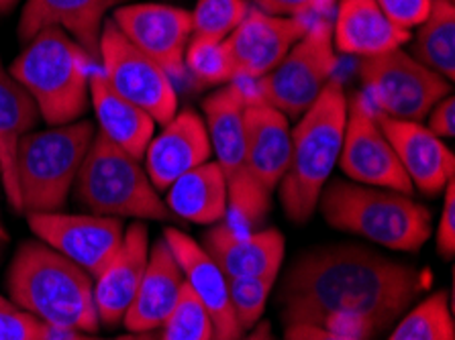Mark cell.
Masks as SVG:
<instances>
[{
    "label": "cell",
    "instance_id": "cell-1",
    "mask_svg": "<svg viewBox=\"0 0 455 340\" xmlns=\"http://www.w3.org/2000/svg\"><path fill=\"white\" fill-rule=\"evenodd\" d=\"M431 273L370 247L339 242L300 253L280 281L284 324H316L349 340H374L429 288Z\"/></svg>",
    "mask_w": 455,
    "mask_h": 340
},
{
    "label": "cell",
    "instance_id": "cell-2",
    "mask_svg": "<svg viewBox=\"0 0 455 340\" xmlns=\"http://www.w3.org/2000/svg\"><path fill=\"white\" fill-rule=\"evenodd\" d=\"M347 104L343 82L335 75L291 129V162L278 184V196L282 210L294 225H305L313 217L339 162Z\"/></svg>",
    "mask_w": 455,
    "mask_h": 340
},
{
    "label": "cell",
    "instance_id": "cell-3",
    "mask_svg": "<svg viewBox=\"0 0 455 340\" xmlns=\"http://www.w3.org/2000/svg\"><path fill=\"white\" fill-rule=\"evenodd\" d=\"M6 288L11 300L53 328L91 332L100 320L94 280L84 269L41 241H25L12 257Z\"/></svg>",
    "mask_w": 455,
    "mask_h": 340
},
{
    "label": "cell",
    "instance_id": "cell-4",
    "mask_svg": "<svg viewBox=\"0 0 455 340\" xmlns=\"http://www.w3.org/2000/svg\"><path fill=\"white\" fill-rule=\"evenodd\" d=\"M99 64L61 29H45L25 43L9 67L50 127L80 121L91 108V78Z\"/></svg>",
    "mask_w": 455,
    "mask_h": 340
},
{
    "label": "cell",
    "instance_id": "cell-5",
    "mask_svg": "<svg viewBox=\"0 0 455 340\" xmlns=\"http://www.w3.org/2000/svg\"><path fill=\"white\" fill-rule=\"evenodd\" d=\"M316 208L329 226L390 251L417 253L431 237V210L409 194L331 179Z\"/></svg>",
    "mask_w": 455,
    "mask_h": 340
},
{
    "label": "cell",
    "instance_id": "cell-6",
    "mask_svg": "<svg viewBox=\"0 0 455 340\" xmlns=\"http://www.w3.org/2000/svg\"><path fill=\"white\" fill-rule=\"evenodd\" d=\"M247 90L241 82H231L203 100L204 124L209 130L212 155L227 184L225 225L239 233L259 231L272 208V198L266 196L253 182L247 165L243 113Z\"/></svg>",
    "mask_w": 455,
    "mask_h": 340
},
{
    "label": "cell",
    "instance_id": "cell-7",
    "mask_svg": "<svg viewBox=\"0 0 455 340\" xmlns=\"http://www.w3.org/2000/svg\"><path fill=\"white\" fill-rule=\"evenodd\" d=\"M94 135V123L76 121L20 138L15 163L20 212H61Z\"/></svg>",
    "mask_w": 455,
    "mask_h": 340
},
{
    "label": "cell",
    "instance_id": "cell-8",
    "mask_svg": "<svg viewBox=\"0 0 455 340\" xmlns=\"http://www.w3.org/2000/svg\"><path fill=\"white\" fill-rule=\"evenodd\" d=\"M74 192L88 214L96 217L140 222L174 218L140 159L125 154L99 130L80 165Z\"/></svg>",
    "mask_w": 455,
    "mask_h": 340
},
{
    "label": "cell",
    "instance_id": "cell-9",
    "mask_svg": "<svg viewBox=\"0 0 455 340\" xmlns=\"http://www.w3.org/2000/svg\"><path fill=\"white\" fill-rule=\"evenodd\" d=\"M339 58L333 47V27L327 19L310 23L308 31L296 41L284 59L247 90L251 99L280 110L288 121L299 119L323 88L335 78Z\"/></svg>",
    "mask_w": 455,
    "mask_h": 340
},
{
    "label": "cell",
    "instance_id": "cell-10",
    "mask_svg": "<svg viewBox=\"0 0 455 340\" xmlns=\"http://www.w3.org/2000/svg\"><path fill=\"white\" fill-rule=\"evenodd\" d=\"M357 75L370 107L384 116L420 123L451 92V82L401 50L363 58Z\"/></svg>",
    "mask_w": 455,
    "mask_h": 340
},
{
    "label": "cell",
    "instance_id": "cell-11",
    "mask_svg": "<svg viewBox=\"0 0 455 340\" xmlns=\"http://www.w3.org/2000/svg\"><path fill=\"white\" fill-rule=\"evenodd\" d=\"M99 67L116 94L146 110L157 124H165L178 113V94L172 75L137 50L110 19L100 35Z\"/></svg>",
    "mask_w": 455,
    "mask_h": 340
},
{
    "label": "cell",
    "instance_id": "cell-12",
    "mask_svg": "<svg viewBox=\"0 0 455 340\" xmlns=\"http://www.w3.org/2000/svg\"><path fill=\"white\" fill-rule=\"evenodd\" d=\"M337 165L349 182L384 187L409 196L415 190L363 92H355L349 99L346 133Z\"/></svg>",
    "mask_w": 455,
    "mask_h": 340
},
{
    "label": "cell",
    "instance_id": "cell-13",
    "mask_svg": "<svg viewBox=\"0 0 455 340\" xmlns=\"http://www.w3.org/2000/svg\"><path fill=\"white\" fill-rule=\"evenodd\" d=\"M31 233L96 280L119 251L125 226L119 218L96 214L37 212L27 214Z\"/></svg>",
    "mask_w": 455,
    "mask_h": 340
},
{
    "label": "cell",
    "instance_id": "cell-14",
    "mask_svg": "<svg viewBox=\"0 0 455 340\" xmlns=\"http://www.w3.org/2000/svg\"><path fill=\"white\" fill-rule=\"evenodd\" d=\"M110 20L172 80L186 72L184 55L192 37L190 11L157 3H127L110 12Z\"/></svg>",
    "mask_w": 455,
    "mask_h": 340
},
{
    "label": "cell",
    "instance_id": "cell-15",
    "mask_svg": "<svg viewBox=\"0 0 455 340\" xmlns=\"http://www.w3.org/2000/svg\"><path fill=\"white\" fill-rule=\"evenodd\" d=\"M310 19L274 17L251 6L241 25L225 39L237 80H259L284 59L296 41L305 37Z\"/></svg>",
    "mask_w": 455,
    "mask_h": 340
},
{
    "label": "cell",
    "instance_id": "cell-16",
    "mask_svg": "<svg viewBox=\"0 0 455 340\" xmlns=\"http://www.w3.org/2000/svg\"><path fill=\"white\" fill-rule=\"evenodd\" d=\"M131 0H27L19 17L17 37L29 43L45 29H61L99 64L100 35L110 12Z\"/></svg>",
    "mask_w": 455,
    "mask_h": 340
},
{
    "label": "cell",
    "instance_id": "cell-17",
    "mask_svg": "<svg viewBox=\"0 0 455 340\" xmlns=\"http://www.w3.org/2000/svg\"><path fill=\"white\" fill-rule=\"evenodd\" d=\"M164 241L180 263L186 286L198 297L212 322V340H239L245 335L235 318L229 297V280L211 259L203 245L188 234L170 226L164 231Z\"/></svg>",
    "mask_w": 455,
    "mask_h": 340
},
{
    "label": "cell",
    "instance_id": "cell-18",
    "mask_svg": "<svg viewBox=\"0 0 455 340\" xmlns=\"http://www.w3.org/2000/svg\"><path fill=\"white\" fill-rule=\"evenodd\" d=\"M376 121L395 149L412 187L425 196H437L455 178L453 151L423 123L398 121L376 113Z\"/></svg>",
    "mask_w": 455,
    "mask_h": 340
},
{
    "label": "cell",
    "instance_id": "cell-19",
    "mask_svg": "<svg viewBox=\"0 0 455 340\" xmlns=\"http://www.w3.org/2000/svg\"><path fill=\"white\" fill-rule=\"evenodd\" d=\"M212 147L204 119L184 108L164 124L162 133L151 138L143 168L157 192H165L186 171L211 162Z\"/></svg>",
    "mask_w": 455,
    "mask_h": 340
},
{
    "label": "cell",
    "instance_id": "cell-20",
    "mask_svg": "<svg viewBox=\"0 0 455 340\" xmlns=\"http://www.w3.org/2000/svg\"><path fill=\"white\" fill-rule=\"evenodd\" d=\"M149 249L148 226L143 222L137 220L125 228L119 251L94 280V306L100 324L113 328L123 322L146 273Z\"/></svg>",
    "mask_w": 455,
    "mask_h": 340
},
{
    "label": "cell",
    "instance_id": "cell-21",
    "mask_svg": "<svg viewBox=\"0 0 455 340\" xmlns=\"http://www.w3.org/2000/svg\"><path fill=\"white\" fill-rule=\"evenodd\" d=\"M203 249L227 275V280L255 275H280L286 242L278 228L239 233L225 222L204 233Z\"/></svg>",
    "mask_w": 455,
    "mask_h": 340
},
{
    "label": "cell",
    "instance_id": "cell-22",
    "mask_svg": "<svg viewBox=\"0 0 455 340\" xmlns=\"http://www.w3.org/2000/svg\"><path fill=\"white\" fill-rule=\"evenodd\" d=\"M243 130L253 182L272 198L291 162V123L280 110L247 94Z\"/></svg>",
    "mask_w": 455,
    "mask_h": 340
},
{
    "label": "cell",
    "instance_id": "cell-23",
    "mask_svg": "<svg viewBox=\"0 0 455 340\" xmlns=\"http://www.w3.org/2000/svg\"><path fill=\"white\" fill-rule=\"evenodd\" d=\"M331 27L335 51L360 59L401 50L412 37L384 15L376 0H337Z\"/></svg>",
    "mask_w": 455,
    "mask_h": 340
},
{
    "label": "cell",
    "instance_id": "cell-24",
    "mask_svg": "<svg viewBox=\"0 0 455 340\" xmlns=\"http://www.w3.org/2000/svg\"><path fill=\"white\" fill-rule=\"evenodd\" d=\"M186 286L180 263L170 251L168 242L157 239L149 249L146 273L131 302L123 324L129 332H149L162 328L180 300Z\"/></svg>",
    "mask_w": 455,
    "mask_h": 340
},
{
    "label": "cell",
    "instance_id": "cell-25",
    "mask_svg": "<svg viewBox=\"0 0 455 340\" xmlns=\"http://www.w3.org/2000/svg\"><path fill=\"white\" fill-rule=\"evenodd\" d=\"M91 107L94 108L99 133L131 157L143 162L157 123L146 110L116 94L108 86L100 67L94 69L91 78Z\"/></svg>",
    "mask_w": 455,
    "mask_h": 340
},
{
    "label": "cell",
    "instance_id": "cell-26",
    "mask_svg": "<svg viewBox=\"0 0 455 340\" xmlns=\"http://www.w3.org/2000/svg\"><path fill=\"white\" fill-rule=\"evenodd\" d=\"M39 119L41 116L36 102L0 64V171H3V190L6 200L17 212H20L15 173L17 149L20 138L36 130Z\"/></svg>",
    "mask_w": 455,
    "mask_h": 340
},
{
    "label": "cell",
    "instance_id": "cell-27",
    "mask_svg": "<svg viewBox=\"0 0 455 340\" xmlns=\"http://www.w3.org/2000/svg\"><path fill=\"white\" fill-rule=\"evenodd\" d=\"M227 184L215 162L186 171L165 190V206L172 217L195 225H219L227 217Z\"/></svg>",
    "mask_w": 455,
    "mask_h": 340
},
{
    "label": "cell",
    "instance_id": "cell-28",
    "mask_svg": "<svg viewBox=\"0 0 455 340\" xmlns=\"http://www.w3.org/2000/svg\"><path fill=\"white\" fill-rule=\"evenodd\" d=\"M412 58L447 82L455 78V4L451 0H433V9L417 27Z\"/></svg>",
    "mask_w": 455,
    "mask_h": 340
},
{
    "label": "cell",
    "instance_id": "cell-29",
    "mask_svg": "<svg viewBox=\"0 0 455 340\" xmlns=\"http://www.w3.org/2000/svg\"><path fill=\"white\" fill-rule=\"evenodd\" d=\"M386 340H455V324L445 291H435L409 308Z\"/></svg>",
    "mask_w": 455,
    "mask_h": 340
},
{
    "label": "cell",
    "instance_id": "cell-30",
    "mask_svg": "<svg viewBox=\"0 0 455 340\" xmlns=\"http://www.w3.org/2000/svg\"><path fill=\"white\" fill-rule=\"evenodd\" d=\"M184 66L201 84L206 86L235 82V67H233V59L225 41L190 37L184 55Z\"/></svg>",
    "mask_w": 455,
    "mask_h": 340
},
{
    "label": "cell",
    "instance_id": "cell-31",
    "mask_svg": "<svg viewBox=\"0 0 455 340\" xmlns=\"http://www.w3.org/2000/svg\"><path fill=\"white\" fill-rule=\"evenodd\" d=\"M251 11L247 0H198L192 17V37L225 41Z\"/></svg>",
    "mask_w": 455,
    "mask_h": 340
},
{
    "label": "cell",
    "instance_id": "cell-32",
    "mask_svg": "<svg viewBox=\"0 0 455 340\" xmlns=\"http://www.w3.org/2000/svg\"><path fill=\"white\" fill-rule=\"evenodd\" d=\"M275 280H278V275H255L229 280L231 306L243 332H250L261 320L267 297H270L275 286Z\"/></svg>",
    "mask_w": 455,
    "mask_h": 340
},
{
    "label": "cell",
    "instance_id": "cell-33",
    "mask_svg": "<svg viewBox=\"0 0 455 340\" xmlns=\"http://www.w3.org/2000/svg\"><path fill=\"white\" fill-rule=\"evenodd\" d=\"M162 328L160 340H212L211 318L188 286H184L180 300Z\"/></svg>",
    "mask_w": 455,
    "mask_h": 340
},
{
    "label": "cell",
    "instance_id": "cell-34",
    "mask_svg": "<svg viewBox=\"0 0 455 340\" xmlns=\"http://www.w3.org/2000/svg\"><path fill=\"white\" fill-rule=\"evenodd\" d=\"M50 326L0 296V340H47Z\"/></svg>",
    "mask_w": 455,
    "mask_h": 340
},
{
    "label": "cell",
    "instance_id": "cell-35",
    "mask_svg": "<svg viewBox=\"0 0 455 340\" xmlns=\"http://www.w3.org/2000/svg\"><path fill=\"white\" fill-rule=\"evenodd\" d=\"M255 9L274 17L308 19L313 15H329L337 0H247Z\"/></svg>",
    "mask_w": 455,
    "mask_h": 340
},
{
    "label": "cell",
    "instance_id": "cell-36",
    "mask_svg": "<svg viewBox=\"0 0 455 340\" xmlns=\"http://www.w3.org/2000/svg\"><path fill=\"white\" fill-rule=\"evenodd\" d=\"M382 12L404 31L417 29L429 17L433 0H376Z\"/></svg>",
    "mask_w": 455,
    "mask_h": 340
},
{
    "label": "cell",
    "instance_id": "cell-37",
    "mask_svg": "<svg viewBox=\"0 0 455 340\" xmlns=\"http://www.w3.org/2000/svg\"><path fill=\"white\" fill-rule=\"evenodd\" d=\"M437 253L443 259H451L455 253V178L450 179L443 190V210L437 226Z\"/></svg>",
    "mask_w": 455,
    "mask_h": 340
},
{
    "label": "cell",
    "instance_id": "cell-38",
    "mask_svg": "<svg viewBox=\"0 0 455 340\" xmlns=\"http://www.w3.org/2000/svg\"><path fill=\"white\" fill-rule=\"evenodd\" d=\"M427 129L439 138H453L455 137V99L453 94L441 99L431 113L427 115Z\"/></svg>",
    "mask_w": 455,
    "mask_h": 340
},
{
    "label": "cell",
    "instance_id": "cell-39",
    "mask_svg": "<svg viewBox=\"0 0 455 340\" xmlns=\"http://www.w3.org/2000/svg\"><path fill=\"white\" fill-rule=\"evenodd\" d=\"M47 340H160V332L149 330V332H129V335H121V336H94L91 332L64 330V328H53V326H50V330H47Z\"/></svg>",
    "mask_w": 455,
    "mask_h": 340
},
{
    "label": "cell",
    "instance_id": "cell-40",
    "mask_svg": "<svg viewBox=\"0 0 455 340\" xmlns=\"http://www.w3.org/2000/svg\"><path fill=\"white\" fill-rule=\"evenodd\" d=\"M284 340H349V338L335 335V332L323 328V326L296 322V324H286Z\"/></svg>",
    "mask_w": 455,
    "mask_h": 340
},
{
    "label": "cell",
    "instance_id": "cell-41",
    "mask_svg": "<svg viewBox=\"0 0 455 340\" xmlns=\"http://www.w3.org/2000/svg\"><path fill=\"white\" fill-rule=\"evenodd\" d=\"M239 340H274V330H272V322L267 320H259L253 326L250 332H245Z\"/></svg>",
    "mask_w": 455,
    "mask_h": 340
},
{
    "label": "cell",
    "instance_id": "cell-42",
    "mask_svg": "<svg viewBox=\"0 0 455 340\" xmlns=\"http://www.w3.org/2000/svg\"><path fill=\"white\" fill-rule=\"evenodd\" d=\"M19 4V0H0V15L4 12H11Z\"/></svg>",
    "mask_w": 455,
    "mask_h": 340
},
{
    "label": "cell",
    "instance_id": "cell-43",
    "mask_svg": "<svg viewBox=\"0 0 455 340\" xmlns=\"http://www.w3.org/2000/svg\"><path fill=\"white\" fill-rule=\"evenodd\" d=\"M6 237H9V233H6V228H4V222H3V218H0V247H3L4 242H6Z\"/></svg>",
    "mask_w": 455,
    "mask_h": 340
},
{
    "label": "cell",
    "instance_id": "cell-44",
    "mask_svg": "<svg viewBox=\"0 0 455 340\" xmlns=\"http://www.w3.org/2000/svg\"><path fill=\"white\" fill-rule=\"evenodd\" d=\"M0 184H3V171H0Z\"/></svg>",
    "mask_w": 455,
    "mask_h": 340
}]
</instances>
